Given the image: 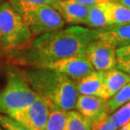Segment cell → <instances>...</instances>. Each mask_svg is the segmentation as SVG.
<instances>
[{"mask_svg":"<svg viewBox=\"0 0 130 130\" xmlns=\"http://www.w3.org/2000/svg\"><path fill=\"white\" fill-rule=\"evenodd\" d=\"M98 38V29L70 25L33 38L27 46L7 57L6 59L18 67H36L85 53L88 44Z\"/></svg>","mask_w":130,"mask_h":130,"instance_id":"6da1fadb","label":"cell"},{"mask_svg":"<svg viewBox=\"0 0 130 130\" xmlns=\"http://www.w3.org/2000/svg\"><path fill=\"white\" fill-rule=\"evenodd\" d=\"M20 70L37 95L64 111L74 109L79 94L73 79L45 68L25 67Z\"/></svg>","mask_w":130,"mask_h":130,"instance_id":"7a4b0ae2","label":"cell"},{"mask_svg":"<svg viewBox=\"0 0 130 130\" xmlns=\"http://www.w3.org/2000/svg\"><path fill=\"white\" fill-rule=\"evenodd\" d=\"M34 36L22 15L5 0L0 4V57H9L31 42Z\"/></svg>","mask_w":130,"mask_h":130,"instance_id":"3957f363","label":"cell"},{"mask_svg":"<svg viewBox=\"0 0 130 130\" xmlns=\"http://www.w3.org/2000/svg\"><path fill=\"white\" fill-rule=\"evenodd\" d=\"M37 96L18 66L12 65L6 74V85L0 90V113L9 115L30 105Z\"/></svg>","mask_w":130,"mask_h":130,"instance_id":"277c9868","label":"cell"},{"mask_svg":"<svg viewBox=\"0 0 130 130\" xmlns=\"http://www.w3.org/2000/svg\"><path fill=\"white\" fill-rule=\"evenodd\" d=\"M10 4L24 18L34 38L61 30L66 25L60 14L51 5L20 3Z\"/></svg>","mask_w":130,"mask_h":130,"instance_id":"5b68a950","label":"cell"},{"mask_svg":"<svg viewBox=\"0 0 130 130\" xmlns=\"http://www.w3.org/2000/svg\"><path fill=\"white\" fill-rule=\"evenodd\" d=\"M50 106L51 104L45 99L37 95L30 105L8 116L30 130H45L50 112Z\"/></svg>","mask_w":130,"mask_h":130,"instance_id":"8992f818","label":"cell"},{"mask_svg":"<svg viewBox=\"0 0 130 130\" xmlns=\"http://www.w3.org/2000/svg\"><path fill=\"white\" fill-rule=\"evenodd\" d=\"M34 68H45L66 75L74 81L95 71L85 53L77 54L59 60L45 63Z\"/></svg>","mask_w":130,"mask_h":130,"instance_id":"52a82bcc","label":"cell"},{"mask_svg":"<svg viewBox=\"0 0 130 130\" xmlns=\"http://www.w3.org/2000/svg\"><path fill=\"white\" fill-rule=\"evenodd\" d=\"M85 55L96 71H107L116 68L117 48L102 39L98 38L88 44Z\"/></svg>","mask_w":130,"mask_h":130,"instance_id":"ba28073f","label":"cell"},{"mask_svg":"<svg viewBox=\"0 0 130 130\" xmlns=\"http://www.w3.org/2000/svg\"><path fill=\"white\" fill-rule=\"evenodd\" d=\"M74 109L87 118L95 130L110 115L107 100L95 95H78Z\"/></svg>","mask_w":130,"mask_h":130,"instance_id":"9c48e42d","label":"cell"},{"mask_svg":"<svg viewBox=\"0 0 130 130\" xmlns=\"http://www.w3.org/2000/svg\"><path fill=\"white\" fill-rule=\"evenodd\" d=\"M53 8L60 14L66 25L85 26L90 6L76 0H56Z\"/></svg>","mask_w":130,"mask_h":130,"instance_id":"30bf717a","label":"cell"},{"mask_svg":"<svg viewBox=\"0 0 130 130\" xmlns=\"http://www.w3.org/2000/svg\"><path fill=\"white\" fill-rule=\"evenodd\" d=\"M104 71H95L76 80L75 85L79 95H95L105 99L104 92Z\"/></svg>","mask_w":130,"mask_h":130,"instance_id":"8fae6325","label":"cell"},{"mask_svg":"<svg viewBox=\"0 0 130 130\" xmlns=\"http://www.w3.org/2000/svg\"><path fill=\"white\" fill-rule=\"evenodd\" d=\"M98 30L99 38L107 41L117 49L130 44V24L112 25Z\"/></svg>","mask_w":130,"mask_h":130,"instance_id":"7c38bea8","label":"cell"},{"mask_svg":"<svg viewBox=\"0 0 130 130\" xmlns=\"http://www.w3.org/2000/svg\"><path fill=\"white\" fill-rule=\"evenodd\" d=\"M129 81L130 75L117 68L104 71L103 85L106 100L112 97Z\"/></svg>","mask_w":130,"mask_h":130,"instance_id":"4fadbf2b","label":"cell"},{"mask_svg":"<svg viewBox=\"0 0 130 130\" xmlns=\"http://www.w3.org/2000/svg\"><path fill=\"white\" fill-rule=\"evenodd\" d=\"M106 15L110 25L130 24V8L119 2L106 4Z\"/></svg>","mask_w":130,"mask_h":130,"instance_id":"5bb4252c","label":"cell"},{"mask_svg":"<svg viewBox=\"0 0 130 130\" xmlns=\"http://www.w3.org/2000/svg\"><path fill=\"white\" fill-rule=\"evenodd\" d=\"M106 4L90 6L85 26L90 29H102L110 26L106 15Z\"/></svg>","mask_w":130,"mask_h":130,"instance_id":"9a60e30c","label":"cell"},{"mask_svg":"<svg viewBox=\"0 0 130 130\" xmlns=\"http://www.w3.org/2000/svg\"><path fill=\"white\" fill-rule=\"evenodd\" d=\"M67 111L51 105L45 130H66Z\"/></svg>","mask_w":130,"mask_h":130,"instance_id":"2e32d148","label":"cell"},{"mask_svg":"<svg viewBox=\"0 0 130 130\" xmlns=\"http://www.w3.org/2000/svg\"><path fill=\"white\" fill-rule=\"evenodd\" d=\"M66 130H93L90 121L76 110L68 111Z\"/></svg>","mask_w":130,"mask_h":130,"instance_id":"e0dca14e","label":"cell"},{"mask_svg":"<svg viewBox=\"0 0 130 130\" xmlns=\"http://www.w3.org/2000/svg\"><path fill=\"white\" fill-rule=\"evenodd\" d=\"M130 101V81L128 82L119 91L107 100L110 115L123 104Z\"/></svg>","mask_w":130,"mask_h":130,"instance_id":"ac0fdd59","label":"cell"},{"mask_svg":"<svg viewBox=\"0 0 130 130\" xmlns=\"http://www.w3.org/2000/svg\"><path fill=\"white\" fill-rule=\"evenodd\" d=\"M109 120L117 129L130 121V101L109 115Z\"/></svg>","mask_w":130,"mask_h":130,"instance_id":"d6986e66","label":"cell"},{"mask_svg":"<svg viewBox=\"0 0 130 130\" xmlns=\"http://www.w3.org/2000/svg\"><path fill=\"white\" fill-rule=\"evenodd\" d=\"M0 127L4 130H30L11 117L0 113Z\"/></svg>","mask_w":130,"mask_h":130,"instance_id":"ffe728a7","label":"cell"},{"mask_svg":"<svg viewBox=\"0 0 130 130\" xmlns=\"http://www.w3.org/2000/svg\"><path fill=\"white\" fill-rule=\"evenodd\" d=\"M116 68L130 75V55L117 58Z\"/></svg>","mask_w":130,"mask_h":130,"instance_id":"44dd1931","label":"cell"},{"mask_svg":"<svg viewBox=\"0 0 130 130\" xmlns=\"http://www.w3.org/2000/svg\"><path fill=\"white\" fill-rule=\"evenodd\" d=\"M9 3H20V4H48L53 7L56 0H8Z\"/></svg>","mask_w":130,"mask_h":130,"instance_id":"7402d4cb","label":"cell"},{"mask_svg":"<svg viewBox=\"0 0 130 130\" xmlns=\"http://www.w3.org/2000/svg\"><path fill=\"white\" fill-rule=\"evenodd\" d=\"M95 130H117V128L111 123L109 118H106Z\"/></svg>","mask_w":130,"mask_h":130,"instance_id":"603a6c76","label":"cell"},{"mask_svg":"<svg viewBox=\"0 0 130 130\" xmlns=\"http://www.w3.org/2000/svg\"><path fill=\"white\" fill-rule=\"evenodd\" d=\"M76 1L90 7V6H93V5L105 4V3L111 2V0H76Z\"/></svg>","mask_w":130,"mask_h":130,"instance_id":"cb8c5ba5","label":"cell"},{"mask_svg":"<svg viewBox=\"0 0 130 130\" xmlns=\"http://www.w3.org/2000/svg\"><path fill=\"white\" fill-rule=\"evenodd\" d=\"M127 55H130V44L128 46L117 49V58L127 56Z\"/></svg>","mask_w":130,"mask_h":130,"instance_id":"d4e9b609","label":"cell"},{"mask_svg":"<svg viewBox=\"0 0 130 130\" xmlns=\"http://www.w3.org/2000/svg\"><path fill=\"white\" fill-rule=\"evenodd\" d=\"M117 130H130V121L128 122V123H125L122 127H120V128H118Z\"/></svg>","mask_w":130,"mask_h":130,"instance_id":"484cf974","label":"cell"},{"mask_svg":"<svg viewBox=\"0 0 130 130\" xmlns=\"http://www.w3.org/2000/svg\"><path fill=\"white\" fill-rule=\"evenodd\" d=\"M118 2L121 3L122 4L126 5V6H128V7L130 8V0H119Z\"/></svg>","mask_w":130,"mask_h":130,"instance_id":"4316f807","label":"cell"},{"mask_svg":"<svg viewBox=\"0 0 130 130\" xmlns=\"http://www.w3.org/2000/svg\"><path fill=\"white\" fill-rule=\"evenodd\" d=\"M111 2H118L119 0H111Z\"/></svg>","mask_w":130,"mask_h":130,"instance_id":"83f0119b","label":"cell"},{"mask_svg":"<svg viewBox=\"0 0 130 130\" xmlns=\"http://www.w3.org/2000/svg\"><path fill=\"white\" fill-rule=\"evenodd\" d=\"M4 1H5V0H0V4H1V3H3Z\"/></svg>","mask_w":130,"mask_h":130,"instance_id":"f1b7e54d","label":"cell"},{"mask_svg":"<svg viewBox=\"0 0 130 130\" xmlns=\"http://www.w3.org/2000/svg\"><path fill=\"white\" fill-rule=\"evenodd\" d=\"M1 62H2V59H1V58H0V64H1Z\"/></svg>","mask_w":130,"mask_h":130,"instance_id":"f546056e","label":"cell"},{"mask_svg":"<svg viewBox=\"0 0 130 130\" xmlns=\"http://www.w3.org/2000/svg\"><path fill=\"white\" fill-rule=\"evenodd\" d=\"M0 130H4V129H3V128H1V127H0Z\"/></svg>","mask_w":130,"mask_h":130,"instance_id":"4dcf8cb0","label":"cell"}]
</instances>
